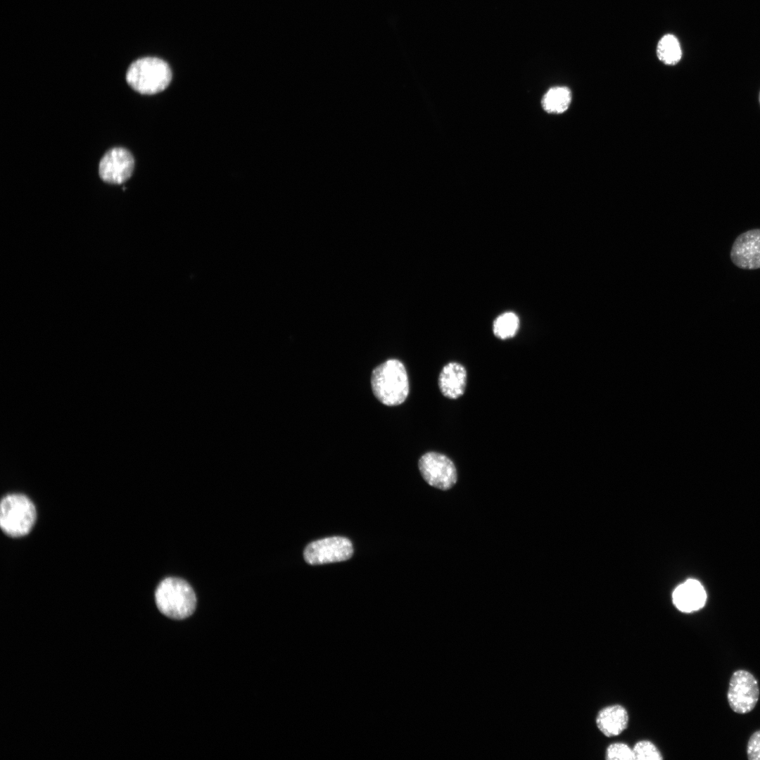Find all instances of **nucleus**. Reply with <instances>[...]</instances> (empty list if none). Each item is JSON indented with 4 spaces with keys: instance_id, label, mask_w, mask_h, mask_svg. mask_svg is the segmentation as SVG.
Here are the masks:
<instances>
[{
    "instance_id": "f257e3e1",
    "label": "nucleus",
    "mask_w": 760,
    "mask_h": 760,
    "mask_svg": "<svg viewBox=\"0 0 760 760\" xmlns=\"http://www.w3.org/2000/svg\"><path fill=\"white\" fill-rule=\"evenodd\" d=\"M371 386L374 395L384 405L402 404L410 389L404 365L395 359L388 360L379 365L372 371Z\"/></svg>"
},
{
    "instance_id": "f03ea898",
    "label": "nucleus",
    "mask_w": 760,
    "mask_h": 760,
    "mask_svg": "<svg viewBox=\"0 0 760 760\" xmlns=\"http://www.w3.org/2000/svg\"><path fill=\"white\" fill-rule=\"evenodd\" d=\"M155 602L163 614L173 619L189 617L196 606V597L191 586L176 577L166 578L158 584L155 591Z\"/></svg>"
},
{
    "instance_id": "7ed1b4c3",
    "label": "nucleus",
    "mask_w": 760,
    "mask_h": 760,
    "mask_svg": "<svg viewBox=\"0 0 760 760\" xmlns=\"http://www.w3.org/2000/svg\"><path fill=\"white\" fill-rule=\"evenodd\" d=\"M172 80L169 65L156 57H144L134 61L128 68L126 81L141 94H156L165 90Z\"/></svg>"
},
{
    "instance_id": "20e7f679",
    "label": "nucleus",
    "mask_w": 760,
    "mask_h": 760,
    "mask_svg": "<svg viewBox=\"0 0 760 760\" xmlns=\"http://www.w3.org/2000/svg\"><path fill=\"white\" fill-rule=\"evenodd\" d=\"M37 511L32 500L20 493L5 495L0 505V526L5 534L13 538L23 537L33 528Z\"/></svg>"
},
{
    "instance_id": "39448f33",
    "label": "nucleus",
    "mask_w": 760,
    "mask_h": 760,
    "mask_svg": "<svg viewBox=\"0 0 760 760\" xmlns=\"http://www.w3.org/2000/svg\"><path fill=\"white\" fill-rule=\"evenodd\" d=\"M759 698V688L754 676L748 671H735L729 680L727 699L730 709L745 714L752 711Z\"/></svg>"
},
{
    "instance_id": "423d86ee",
    "label": "nucleus",
    "mask_w": 760,
    "mask_h": 760,
    "mask_svg": "<svg viewBox=\"0 0 760 760\" xmlns=\"http://www.w3.org/2000/svg\"><path fill=\"white\" fill-rule=\"evenodd\" d=\"M418 467L423 479L433 487L448 490L457 482L456 467L443 454L426 452L420 457Z\"/></svg>"
},
{
    "instance_id": "0eeeda50",
    "label": "nucleus",
    "mask_w": 760,
    "mask_h": 760,
    "mask_svg": "<svg viewBox=\"0 0 760 760\" xmlns=\"http://www.w3.org/2000/svg\"><path fill=\"white\" fill-rule=\"evenodd\" d=\"M353 553L350 540L334 536L313 541L304 550L305 562L311 565L338 562L350 559Z\"/></svg>"
},
{
    "instance_id": "6e6552de",
    "label": "nucleus",
    "mask_w": 760,
    "mask_h": 760,
    "mask_svg": "<svg viewBox=\"0 0 760 760\" xmlns=\"http://www.w3.org/2000/svg\"><path fill=\"white\" fill-rule=\"evenodd\" d=\"M134 160L125 148L116 147L107 151L102 157L99 173L103 181L120 184L126 182L133 172Z\"/></svg>"
},
{
    "instance_id": "1a4fd4ad",
    "label": "nucleus",
    "mask_w": 760,
    "mask_h": 760,
    "mask_svg": "<svg viewBox=\"0 0 760 760\" xmlns=\"http://www.w3.org/2000/svg\"><path fill=\"white\" fill-rule=\"evenodd\" d=\"M730 257L733 263L740 269H760V229L740 234L733 243Z\"/></svg>"
},
{
    "instance_id": "9d476101",
    "label": "nucleus",
    "mask_w": 760,
    "mask_h": 760,
    "mask_svg": "<svg viewBox=\"0 0 760 760\" xmlns=\"http://www.w3.org/2000/svg\"><path fill=\"white\" fill-rule=\"evenodd\" d=\"M675 607L680 612L690 613L704 607L707 593L697 580L688 579L676 588L672 595Z\"/></svg>"
},
{
    "instance_id": "9b49d317",
    "label": "nucleus",
    "mask_w": 760,
    "mask_h": 760,
    "mask_svg": "<svg viewBox=\"0 0 760 760\" xmlns=\"http://www.w3.org/2000/svg\"><path fill=\"white\" fill-rule=\"evenodd\" d=\"M629 716L626 709L621 704L608 705L601 709L595 719L599 730L606 737H615L622 733L628 727Z\"/></svg>"
},
{
    "instance_id": "f8f14e48",
    "label": "nucleus",
    "mask_w": 760,
    "mask_h": 760,
    "mask_svg": "<svg viewBox=\"0 0 760 760\" xmlns=\"http://www.w3.org/2000/svg\"><path fill=\"white\" fill-rule=\"evenodd\" d=\"M467 378V370L463 365L455 362L446 364L438 377V386L441 393L450 399L460 398L464 393Z\"/></svg>"
},
{
    "instance_id": "ddd939ff",
    "label": "nucleus",
    "mask_w": 760,
    "mask_h": 760,
    "mask_svg": "<svg viewBox=\"0 0 760 760\" xmlns=\"http://www.w3.org/2000/svg\"><path fill=\"white\" fill-rule=\"evenodd\" d=\"M572 99L571 91L567 87L557 86L550 88L542 99V106L548 113L559 114L569 107Z\"/></svg>"
},
{
    "instance_id": "4468645a",
    "label": "nucleus",
    "mask_w": 760,
    "mask_h": 760,
    "mask_svg": "<svg viewBox=\"0 0 760 760\" xmlns=\"http://www.w3.org/2000/svg\"><path fill=\"white\" fill-rule=\"evenodd\" d=\"M657 53L659 59L666 65H673L679 62L682 51L678 39L673 34H666L659 40Z\"/></svg>"
},
{
    "instance_id": "2eb2a0df",
    "label": "nucleus",
    "mask_w": 760,
    "mask_h": 760,
    "mask_svg": "<svg viewBox=\"0 0 760 760\" xmlns=\"http://www.w3.org/2000/svg\"><path fill=\"white\" fill-rule=\"evenodd\" d=\"M519 327V319L516 314L507 312L500 315L494 321L493 331L495 336L501 339L513 337Z\"/></svg>"
},
{
    "instance_id": "dca6fc26",
    "label": "nucleus",
    "mask_w": 760,
    "mask_h": 760,
    "mask_svg": "<svg viewBox=\"0 0 760 760\" xmlns=\"http://www.w3.org/2000/svg\"><path fill=\"white\" fill-rule=\"evenodd\" d=\"M635 760H661L663 759L661 752L651 741L642 740L633 747Z\"/></svg>"
},
{
    "instance_id": "f3484780",
    "label": "nucleus",
    "mask_w": 760,
    "mask_h": 760,
    "mask_svg": "<svg viewBox=\"0 0 760 760\" xmlns=\"http://www.w3.org/2000/svg\"><path fill=\"white\" fill-rule=\"evenodd\" d=\"M607 760H635L633 747L623 742L610 744L605 751Z\"/></svg>"
},
{
    "instance_id": "a211bd4d",
    "label": "nucleus",
    "mask_w": 760,
    "mask_h": 760,
    "mask_svg": "<svg viewBox=\"0 0 760 760\" xmlns=\"http://www.w3.org/2000/svg\"><path fill=\"white\" fill-rule=\"evenodd\" d=\"M747 755L749 760H760V730L750 736L747 745Z\"/></svg>"
},
{
    "instance_id": "6ab92c4d",
    "label": "nucleus",
    "mask_w": 760,
    "mask_h": 760,
    "mask_svg": "<svg viewBox=\"0 0 760 760\" xmlns=\"http://www.w3.org/2000/svg\"><path fill=\"white\" fill-rule=\"evenodd\" d=\"M759 103H760V92H759Z\"/></svg>"
}]
</instances>
